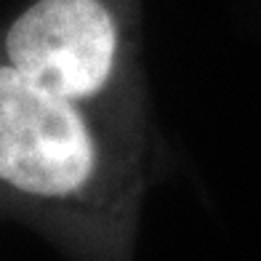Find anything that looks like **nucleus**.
I'll use <instances>...</instances> for the list:
<instances>
[{
	"label": "nucleus",
	"instance_id": "obj_1",
	"mask_svg": "<svg viewBox=\"0 0 261 261\" xmlns=\"http://www.w3.org/2000/svg\"><path fill=\"white\" fill-rule=\"evenodd\" d=\"M155 136L48 96L0 62V205L77 261H130Z\"/></svg>",
	"mask_w": 261,
	"mask_h": 261
},
{
	"label": "nucleus",
	"instance_id": "obj_2",
	"mask_svg": "<svg viewBox=\"0 0 261 261\" xmlns=\"http://www.w3.org/2000/svg\"><path fill=\"white\" fill-rule=\"evenodd\" d=\"M0 62L48 96L155 136L141 83L128 69L123 27L107 0H35L6 30Z\"/></svg>",
	"mask_w": 261,
	"mask_h": 261
}]
</instances>
